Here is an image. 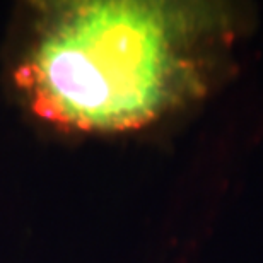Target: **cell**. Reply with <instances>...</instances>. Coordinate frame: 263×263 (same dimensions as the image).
<instances>
[{
    "label": "cell",
    "instance_id": "1",
    "mask_svg": "<svg viewBox=\"0 0 263 263\" xmlns=\"http://www.w3.org/2000/svg\"><path fill=\"white\" fill-rule=\"evenodd\" d=\"M34 10L15 81L57 127L140 128L207 87L220 21L205 5L81 0Z\"/></svg>",
    "mask_w": 263,
    "mask_h": 263
}]
</instances>
